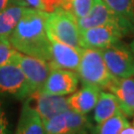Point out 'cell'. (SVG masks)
Masks as SVG:
<instances>
[{
    "label": "cell",
    "mask_w": 134,
    "mask_h": 134,
    "mask_svg": "<svg viewBox=\"0 0 134 134\" xmlns=\"http://www.w3.org/2000/svg\"><path fill=\"white\" fill-rule=\"evenodd\" d=\"M48 13L27 7L9 38V43L20 53L51 61V42L46 32Z\"/></svg>",
    "instance_id": "1"
},
{
    "label": "cell",
    "mask_w": 134,
    "mask_h": 134,
    "mask_svg": "<svg viewBox=\"0 0 134 134\" xmlns=\"http://www.w3.org/2000/svg\"><path fill=\"white\" fill-rule=\"evenodd\" d=\"M46 32L49 40H56L72 47L82 48L77 19L68 10L59 8L48 13Z\"/></svg>",
    "instance_id": "2"
},
{
    "label": "cell",
    "mask_w": 134,
    "mask_h": 134,
    "mask_svg": "<svg viewBox=\"0 0 134 134\" xmlns=\"http://www.w3.org/2000/svg\"><path fill=\"white\" fill-rule=\"evenodd\" d=\"M77 72L82 83H92L100 88H107L115 77L110 74L98 49L83 48Z\"/></svg>",
    "instance_id": "3"
},
{
    "label": "cell",
    "mask_w": 134,
    "mask_h": 134,
    "mask_svg": "<svg viewBox=\"0 0 134 134\" xmlns=\"http://www.w3.org/2000/svg\"><path fill=\"white\" fill-rule=\"evenodd\" d=\"M106 67L116 77H134V52L129 46L119 41L101 50Z\"/></svg>",
    "instance_id": "4"
},
{
    "label": "cell",
    "mask_w": 134,
    "mask_h": 134,
    "mask_svg": "<svg viewBox=\"0 0 134 134\" xmlns=\"http://www.w3.org/2000/svg\"><path fill=\"white\" fill-rule=\"evenodd\" d=\"M15 64H17L24 72L29 96L41 91L52 70L50 62L18 52Z\"/></svg>",
    "instance_id": "5"
},
{
    "label": "cell",
    "mask_w": 134,
    "mask_h": 134,
    "mask_svg": "<svg viewBox=\"0 0 134 134\" xmlns=\"http://www.w3.org/2000/svg\"><path fill=\"white\" fill-rule=\"evenodd\" d=\"M0 97H10L18 100H25L29 97L24 72L15 63L0 67Z\"/></svg>",
    "instance_id": "6"
},
{
    "label": "cell",
    "mask_w": 134,
    "mask_h": 134,
    "mask_svg": "<svg viewBox=\"0 0 134 134\" xmlns=\"http://www.w3.org/2000/svg\"><path fill=\"white\" fill-rule=\"evenodd\" d=\"M45 134H79L82 129L92 125L86 115L80 114L72 109L63 111L43 122Z\"/></svg>",
    "instance_id": "7"
},
{
    "label": "cell",
    "mask_w": 134,
    "mask_h": 134,
    "mask_svg": "<svg viewBox=\"0 0 134 134\" xmlns=\"http://www.w3.org/2000/svg\"><path fill=\"white\" fill-rule=\"evenodd\" d=\"M124 36H126L125 32L117 25L96 26L81 32V47L103 50L118 43Z\"/></svg>",
    "instance_id": "8"
},
{
    "label": "cell",
    "mask_w": 134,
    "mask_h": 134,
    "mask_svg": "<svg viewBox=\"0 0 134 134\" xmlns=\"http://www.w3.org/2000/svg\"><path fill=\"white\" fill-rule=\"evenodd\" d=\"M80 77L77 72L66 69H52L41 91L53 96H69L77 91Z\"/></svg>",
    "instance_id": "9"
},
{
    "label": "cell",
    "mask_w": 134,
    "mask_h": 134,
    "mask_svg": "<svg viewBox=\"0 0 134 134\" xmlns=\"http://www.w3.org/2000/svg\"><path fill=\"white\" fill-rule=\"evenodd\" d=\"M107 24L117 25L122 28L126 35H129L127 29L125 28L121 20L106 5L103 0H93V4L90 12L86 16L77 19V25L81 32L88 28Z\"/></svg>",
    "instance_id": "10"
},
{
    "label": "cell",
    "mask_w": 134,
    "mask_h": 134,
    "mask_svg": "<svg viewBox=\"0 0 134 134\" xmlns=\"http://www.w3.org/2000/svg\"><path fill=\"white\" fill-rule=\"evenodd\" d=\"M51 42V61L52 69H66L77 72L83 48L72 47L68 44L50 40Z\"/></svg>",
    "instance_id": "11"
},
{
    "label": "cell",
    "mask_w": 134,
    "mask_h": 134,
    "mask_svg": "<svg viewBox=\"0 0 134 134\" xmlns=\"http://www.w3.org/2000/svg\"><path fill=\"white\" fill-rule=\"evenodd\" d=\"M29 98L43 122L63 111L70 109L68 98L63 96L47 94L40 91L30 96Z\"/></svg>",
    "instance_id": "12"
},
{
    "label": "cell",
    "mask_w": 134,
    "mask_h": 134,
    "mask_svg": "<svg viewBox=\"0 0 134 134\" xmlns=\"http://www.w3.org/2000/svg\"><path fill=\"white\" fill-rule=\"evenodd\" d=\"M101 88L92 83H82L81 90L76 91L68 97L70 109L80 114L87 115L94 109L100 94Z\"/></svg>",
    "instance_id": "13"
},
{
    "label": "cell",
    "mask_w": 134,
    "mask_h": 134,
    "mask_svg": "<svg viewBox=\"0 0 134 134\" xmlns=\"http://www.w3.org/2000/svg\"><path fill=\"white\" fill-rule=\"evenodd\" d=\"M119 102L122 113L126 117L134 115V77H115L107 87Z\"/></svg>",
    "instance_id": "14"
},
{
    "label": "cell",
    "mask_w": 134,
    "mask_h": 134,
    "mask_svg": "<svg viewBox=\"0 0 134 134\" xmlns=\"http://www.w3.org/2000/svg\"><path fill=\"white\" fill-rule=\"evenodd\" d=\"M14 134H45L43 121L29 97L23 103Z\"/></svg>",
    "instance_id": "15"
},
{
    "label": "cell",
    "mask_w": 134,
    "mask_h": 134,
    "mask_svg": "<svg viewBox=\"0 0 134 134\" xmlns=\"http://www.w3.org/2000/svg\"><path fill=\"white\" fill-rule=\"evenodd\" d=\"M122 113L119 102L113 93L100 91L99 98L96 102L93 113V120L96 123H101L115 115Z\"/></svg>",
    "instance_id": "16"
},
{
    "label": "cell",
    "mask_w": 134,
    "mask_h": 134,
    "mask_svg": "<svg viewBox=\"0 0 134 134\" xmlns=\"http://www.w3.org/2000/svg\"><path fill=\"white\" fill-rule=\"evenodd\" d=\"M27 6L14 5L0 12V41L9 43V38Z\"/></svg>",
    "instance_id": "17"
},
{
    "label": "cell",
    "mask_w": 134,
    "mask_h": 134,
    "mask_svg": "<svg viewBox=\"0 0 134 134\" xmlns=\"http://www.w3.org/2000/svg\"><path fill=\"white\" fill-rule=\"evenodd\" d=\"M121 20L128 33H134V0H103Z\"/></svg>",
    "instance_id": "18"
},
{
    "label": "cell",
    "mask_w": 134,
    "mask_h": 134,
    "mask_svg": "<svg viewBox=\"0 0 134 134\" xmlns=\"http://www.w3.org/2000/svg\"><path fill=\"white\" fill-rule=\"evenodd\" d=\"M126 121L127 118L123 113L115 115L101 123H96V125L91 126L90 128L91 134H119L120 129Z\"/></svg>",
    "instance_id": "19"
},
{
    "label": "cell",
    "mask_w": 134,
    "mask_h": 134,
    "mask_svg": "<svg viewBox=\"0 0 134 134\" xmlns=\"http://www.w3.org/2000/svg\"><path fill=\"white\" fill-rule=\"evenodd\" d=\"M93 0H72L71 12L77 19H80L90 12Z\"/></svg>",
    "instance_id": "20"
},
{
    "label": "cell",
    "mask_w": 134,
    "mask_h": 134,
    "mask_svg": "<svg viewBox=\"0 0 134 134\" xmlns=\"http://www.w3.org/2000/svg\"><path fill=\"white\" fill-rule=\"evenodd\" d=\"M17 54L18 51H16L10 44L0 41V67L16 62Z\"/></svg>",
    "instance_id": "21"
},
{
    "label": "cell",
    "mask_w": 134,
    "mask_h": 134,
    "mask_svg": "<svg viewBox=\"0 0 134 134\" xmlns=\"http://www.w3.org/2000/svg\"><path fill=\"white\" fill-rule=\"evenodd\" d=\"M65 3V0H42L43 11L47 13H51L55 10L62 8Z\"/></svg>",
    "instance_id": "22"
},
{
    "label": "cell",
    "mask_w": 134,
    "mask_h": 134,
    "mask_svg": "<svg viewBox=\"0 0 134 134\" xmlns=\"http://www.w3.org/2000/svg\"><path fill=\"white\" fill-rule=\"evenodd\" d=\"M0 134H12L10 129L8 118L5 112L2 102L0 100Z\"/></svg>",
    "instance_id": "23"
},
{
    "label": "cell",
    "mask_w": 134,
    "mask_h": 134,
    "mask_svg": "<svg viewBox=\"0 0 134 134\" xmlns=\"http://www.w3.org/2000/svg\"><path fill=\"white\" fill-rule=\"evenodd\" d=\"M14 5H23V6L28 7L25 0H0V12L10 6H14Z\"/></svg>",
    "instance_id": "24"
},
{
    "label": "cell",
    "mask_w": 134,
    "mask_h": 134,
    "mask_svg": "<svg viewBox=\"0 0 134 134\" xmlns=\"http://www.w3.org/2000/svg\"><path fill=\"white\" fill-rule=\"evenodd\" d=\"M25 2H26V4L28 5V7H30V8H34V9L43 11L42 0H25Z\"/></svg>",
    "instance_id": "25"
},
{
    "label": "cell",
    "mask_w": 134,
    "mask_h": 134,
    "mask_svg": "<svg viewBox=\"0 0 134 134\" xmlns=\"http://www.w3.org/2000/svg\"><path fill=\"white\" fill-rule=\"evenodd\" d=\"M119 134H134V125H131L127 120L122 126V128L120 129Z\"/></svg>",
    "instance_id": "26"
},
{
    "label": "cell",
    "mask_w": 134,
    "mask_h": 134,
    "mask_svg": "<svg viewBox=\"0 0 134 134\" xmlns=\"http://www.w3.org/2000/svg\"><path fill=\"white\" fill-rule=\"evenodd\" d=\"M129 47H130V49H131V50H132V51L134 52V40L132 41V42H131V43H130Z\"/></svg>",
    "instance_id": "27"
},
{
    "label": "cell",
    "mask_w": 134,
    "mask_h": 134,
    "mask_svg": "<svg viewBox=\"0 0 134 134\" xmlns=\"http://www.w3.org/2000/svg\"><path fill=\"white\" fill-rule=\"evenodd\" d=\"M79 134H87V131H86V129H82L80 131V133Z\"/></svg>",
    "instance_id": "28"
},
{
    "label": "cell",
    "mask_w": 134,
    "mask_h": 134,
    "mask_svg": "<svg viewBox=\"0 0 134 134\" xmlns=\"http://www.w3.org/2000/svg\"><path fill=\"white\" fill-rule=\"evenodd\" d=\"M133 125H134V120H133Z\"/></svg>",
    "instance_id": "29"
}]
</instances>
